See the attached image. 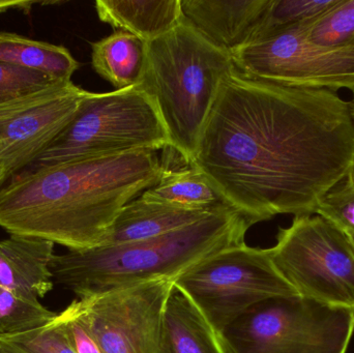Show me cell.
Here are the masks:
<instances>
[{"instance_id":"6da1fadb","label":"cell","mask_w":354,"mask_h":353,"mask_svg":"<svg viewBox=\"0 0 354 353\" xmlns=\"http://www.w3.org/2000/svg\"><path fill=\"white\" fill-rule=\"evenodd\" d=\"M354 162L348 103L328 89L225 77L191 165L253 224L315 215Z\"/></svg>"},{"instance_id":"7a4b0ae2","label":"cell","mask_w":354,"mask_h":353,"mask_svg":"<svg viewBox=\"0 0 354 353\" xmlns=\"http://www.w3.org/2000/svg\"><path fill=\"white\" fill-rule=\"evenodd\" d=\"M165 168L155 151L29 166L0 189V227L68 251L100 247L118 213Z\"/></svg>"},{"instance_id":"3957f363","label":"cell","mask_w":354,"mask_h":353,"mask_svg":"<svg viewBox=\"0 0 354 353\" xmlns=\"http://www.w3.org/2000/svg\"><path fill=\"white\" fill-rule=\"evenodd\" d=\"M254 224L229 207L149 240L54 255L53 281L79 298L157 279L176 281L198 263L245 242Z\"/></svg>"},{"instance_id":"277c9868","label":"cell","mask_w":354,"mask_h":353,"mask_svg":"<svg viewBox=\"0 0 354 353\" xmlns=\"http://www.w3.org/2000/svg\"><path fill=\"white\" fill-rule=\"evenodd\" d=\"M230 54L214 47L185 19L147 41L137 86L153 97L169 133L171 149L189 165L221 84L234 70Z\"/></svg>"},{"instance_id":"5b68a950","label":"cell","mask_w":354,"mask_h":353,"mask_svg":"<svg viewBox=\"0 0 354 353\" xmlns=\"http://www.w3.org/2000/svg\"><path fill=\"white\" fill-rule=\"evenodd\" d=\"M171 149L153 97L138 86L89 93L72 122L30 166Z\"/></svg>"},{"instance_id":"8992f818","label":"cell","mask_w":354,"mask_h":353,"mask_svg":"<svg viewBox=\"0 0 354 353\" xmlns=\"http://www.w3.org/2000/svg\"><path fill=\"white\" fill-rule=\"evenodd\" d=\"M354 309L295 294L252 307L222 332L230 353H346Z\"/></svg>"},{"instance_id":"52a82bcc","label":"cell","mask_w":354,"mask_h":353,"mask_svg":"<svg viewBox=\"0 0 354 353\" xmlns=\"http://www.w3.org/2000/svg\"><path fill=\"white\" fill-rule=\"evenodd\" d=\"M218 333L259 303L299 294L272 261L270 249L235 245L176 280Z\"/></svg>"},{"instance_id":"ba28073f","label":"cell","mask_w":354,"mask_h":353,"mask_svg":"<svg viewBox=\"0 0 354 353\" xmlns=\"http://www.w3.org/2000/svg\"><path fill=\"white\" fill-rule=\"evenodd\" d=\"M272 261L299 296L354 309V247L318 215L295 217L270 248Z\"/></svg>"},{"instance_id":"9c48e42d","label":"cell","mask_w":354,"mask_h":353,"mask_svg":"<svg viewBox=\"0 0 354 353\" xmlns=\"http://www.w3.org/2000/svg\"><path fill=\"white\" fill-rule=\"evenodd\" d=\"M301 24L268 33L235 50L231 53L235 68L245 76L285 86L354 90V47L324 48L309 43Z\"/></svg>"},{"instance_id":"30bf717a","label":"cell","mask_w":354,"mask_h":353,"mask_svg":"<svg viewBox=\"0 0 354 353\" xmlns=\"http://www.w3.org/2000/svg\"><path fill=\"white\" fill-rule=\"evenodd\" d=\"M174 282L151 280L77 298L102 353H158Z\"/></svg>"},{"instance_id":"8fae6325","label":"cell","mask_w":354,"mask_h":353,"mask_svg":"<svg viewBox=\"0 0 354 353\" xmlns=\"http://www.w3.org/2000/svg\"><path fill=\"white\" fill-rule=\"evenodd\" d=\"M91 91L73 84L66 93L0 126V169L6 182L31 165L76 115Z\"/></svg>"},{"instance_id":"7c38bea8","label":"cell","mask_w":354,"mask_h":353,"mask_svg":"<svg viewBox=\"0 0 354 353\" xmlns=\"http://www.w3.org/2000/svg\"><path fill=\"white\" fill-rule=\"evenodd\" d=\"M272 0H180L183 17L210 44L232 53L251 41Z\"/></svg>"},{"instance_id":"4fadbf2b","label":"cell","mask_w":354,"mask_h":353,"mask_svg":"<svg viewBox=\"0 0 354 353\" xmlns=\"http://www.w3.org/2000/svg\"><path fill=\"white\" fill-rule=\"evenodd\" d=\"M54 244L41 238L10 236L0 240V286L32 298L53 289Z\"/></svg>"},{"instance_id":"5bb4252c","label":"cell","mask_w":354,"mask_h":353,"mask_svg":"<svg viewBox=\"0 0 354 353\" xmlns=\"http://www.w3.org/2000/svg\"><path fill=\"white\" fill-rule=\"evenodd\" d=\"M216 209L193 211L167 203L145 200L139 196L118 213L101 246H116L158 238L193 225Z\"/></svg>"},{"instance_id":"9a60e30c","label":"cell","mask_w":354,"mask_h":353,"mask_svg":"<svg viewBox=\"0 0 354 353\" xmlns=\"http://www.w3.org/2000/svg\"><path fill=\"white\" fill-rule=\"evenodd\" d=\"M158 353H230L221 334L176 282L166 304Z\"/></svg>"},{"instance_id":"2e32d148","label":"cell","mask_w":354,"mask_h":353,"mask_svg":"<svg viewBox=\"0 0 354 353\" xmlns=\"http://www.w3.org/2000/svg\"><path fill=\"white\" fill-rule=\"evenodd\" d=\"M95 10L102 22L145 43L169 32L183 18L180 0H97Z\"/></svg>"},{"instance_id":"e0dca14e","label":"cell","mask_w":354,"mask_h":353,"mask_svg":"<svg viewBox=\"0 0 354 353\" xmlns=\"http://www.w3.org/2000/svg\"><path fill=\"white\" fill-rule=\"evenodd\" d=\"M147 43L132 33L116 30L91 43V64L116 90L137 86L142 78Z\"/></svg>"},{"instance_id":"ac0fdd59","label":"cell","mask_w":354,"mask_h":353,"mask_svg":"<svg viewBox=\"0 0 354 353\" xmlns=\"http://www.w3.org/2000/svg\"><path fill=\"white\" fill-rule=\"evenodd\" d=\"M0 62L45 73L64 82L72 81L80 66L64 46L4 31H0Z\"/></svg>"},{"instance_id":"d6986e66","label":"cell","mask_w":354,"mask_h":353,"mask_svg":"<svg viewBox=\"0 0 354 353\" xmlns=\"http://www.w3.org/2000/svg\"><path fill=\"white\" fill-rule=\"evenodd\" d=\"M143 199L193 211H214L227 207L208 178L195 166L166 167L159 182L140 195Z\"/></svg>"},{"instance_id":"ffe728a7","label":"cell","mask_w":354,"mask_h":353,"mask_svg":"<svg viewBox=\"0 0 354 353\" xmlns=\"http://www.w3.org/2000/svg\"><path fill=\"white\" fill-rule=\"evenodd\" d=\"M301 27L304 37L314 45L354 47V0H339L328 12L301 23Z\"/></svg>"},{"instance_id":"44dd1931","label":"cell","mask_w":354,"mask_h":353,"mask_svg":"<svg viewBox=\"0 0 354 353\" xmlns=\"http://www.w3.org/2000/svg\"><path fill=\"white\" fill-rule=\"evenodd\" d=\"M56 314L43 306L37 298L0 286V337L41 329Z\"/></svg>"},{"instance_id":"7402d4cb","label":"cell","mask_w":354,"mask_h":353,"mask_svg":"<svg viewBox=\"0 0 354 353\" xmlns=\"http://www.w3.org/2000/svg\"><path fill=\"white\" fill-rule=\"evenodd\" d=\"M339 0H272L251 41L268 33L317 18ZM248 43V44H249ZM247 45V44H245Z\"/></svg>"},{"instance_id":"603a6c76","label":"cell","mask_w":354,"mask_h":353,"mask_svg":"<svg viewBox=\"0 0 354 353\" xmlns=\"http://www.w3.org/2000/svg\"><path fill=\"white\" fill-rule=\"evenodd\" d=\"M0 350L6 353H76L54 318L41 329L0 337Z\"/></svg>"},{"instance_id":"cb8c5ba5","label":"cell","mask_w":354,"mask_h":353,"mask_svg":"<svg viewBox=\"0 0 354 353\" xmlns=\"http://www.w3.org/2000/svg\"><path fill=\"white\" fill-rule=\"evenodd\" d=\"M315 215L346 234L354 247V162L344 180L322 198Z\"/></svg>"},{"instance_id":"d4e9b609","label":"cell","mask_w":354,"mask_h":353,"mask_svg":"<svg viewBox=\"0 0 354 353\" xmlns=\"http://www.w3.org/2000/svg\"><path fill=\"white\" fill-rule=\"evenodd\" d=\"M62 83L66 82L57 80L45 73L0 62V104L32 95Z\"/></svg>"},{"instance_id":"484cf974","label":"cell","mask_w":354,"mask_h":353,"mask_svg":"<svg viewBox=\"0 0 354 353\" xmlns=\"http://www.w3.org/2000/svg\"><path fill=\"white\" fill-rule=\"evenodd\" d=\"M54 321L64 331L75 352L102 353L97 340L85 323L78 300H73L64 311L57 313Z\"/></svg>"},{"instance_id":"4316f807","label":"cell","mask_w":354,"mask_h":353,"mask_svg":"<svg viewBox=\"0 0 354 353\" xmlns=\"http://www.w3.org/2000/svg\"><path fill=\"white\" fill-rule=\"evenodd\" d=\"M73 84L74 83L72 81L62 83V84L50 87L45 90L39 91V93H32V95H26V97L8 102V103L0 104V126L14 120L23 112L28 111L32 108L56 99L62 93H66Z\"/></svg>"},{"instance_id":"83f0119b","label":"cell","mask_w":354,"mask_h":353,"mask_svg":"<svg viewBox=\"0 0 354 353\" xmlns=\"http://www.w3.org/2000/svg\"><path fill=\"white\" fill-rule=\"evenodd\" d=\"M41 4L39 1H1L0 0V14L8 10H22L24 12H29L33 4Z\"/></svg>"},{"instance_id":"f1b7e54d","label":"cell","mask_w":354,"mask_h":353,"mask_svg":"<svg viewBox=\"0 0 354 353\" xmlns=\"http://www.w3.org/2000/svg\"><path fill=\"white\" fill-rule=\"evenodd\" d=\"M348 103L349 113H351V120L354 126V90L351 91V99L347 101Z\"/></svg>"},{"instance_id":"f546056e","label":"cell","mask_w":354,"mask_h":353,"mask_svg":"<svg viewBox=\"0 0 354 353\" xmlns=\"http://www.w3.org/2000/svg\"><path fill=\"white\" fill-rule=\"evenodd\" d=\"M6 182V178H4L3 172H2V170L0 169V189L2 188V186H3Z\"/></svg>"},{"instance_id":"4dcf8cb0","label":"cell","mask_w":354,"mask_h":353,"mask_svg":"<svg viewBox=\"0 0 354 353\" xmlns=\"http://www.w3.org/2000/svg\"><path fill=\"white\" fill-rule=\"evenodd\" d=\"M0 353H6V352H2V350H0Z\"/></svg>"}]
</instances>
